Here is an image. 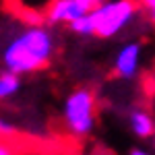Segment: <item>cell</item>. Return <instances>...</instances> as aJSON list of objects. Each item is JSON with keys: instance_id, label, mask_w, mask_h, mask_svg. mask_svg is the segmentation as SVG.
Returning a JSON list of instances; mask_svg holds the SVG:
<instances>
[{"instance_id": "cell-8", "label": "cell", "mask_w": 155, "mask_h": 155, "mask_svg": "<svg viewBox=\"0 0 155 155\" xmlns=\"http://www.w3.org/2000/svg\"><path fill=\"white\" fill-rule=\"evenodd\" d=\"M68 31H71L72 35L77 37H93V25H91V19H89V15H85V17H81V19H77L74 23H71L68 27H66Z\"/></svg>"}, {"instance_id": "cell-3", "label": "cell", "mask_w": 155, "mask_h": 155, "mask_svg": "<svg viewBox=\"0 0 155 155\" xmlns=\"http://www.w3.org/2000/svg\"><path fill=\"white\" fill-rule=\"evenodd\" d=\"M141 4L137 0H106L91 8L89 19L93 25V37L114 39L122 35L141 17Z\"/></svg>"}, {"instance_id": "cell-5", "label": "cell", "mask_w": 155, "mask_h": 155, "mask_svg": "<svg viewBox=\"0 0 155 155\" xmlns=\"http://www.w3.org/2000/svg\"><path fill=\"white\" fill-rule=\"evenodd\" d=\"M91 8L85 6L81 0H50L41 21L52 27H68L77 19L89 15Z\"/></svg>"}, {"instance_id": "cell-9", "label": "cell", "mask_w": 155, "mask_h": 155, "mask_svg": "<svg viewBox=\"0 0 155 155\" xmlns=\"http://www.w3.org/2000/svg\"><path fill=\"white\" fill-rule=\"evenodd\" d=\"M141 4V11L147 17V21L155 27V0H137Z\"/></svg>"}, {"instance_id": "cell-7", "label": "cell", "mask_w": 155, "mask_h": 155, "mask_svg": "<svg viewBox=\"0 0 155 155\" xmlns=\"http://www.w3.org/2000/svg\"><path fill=\"white\" fill-rule=\"evenodd\" d=\"M23 89V77L15 74V72L0 68V104H6L21 93Z\"/></svg>"}, {"instance_id": "cell-12", "label": "cell", "mask_w": 155, "mask_h": 155, "mask_svg": "<svg viewBox=\"0 0 155 155\" xmlns=\"http://www.w3.org/2000/svg\"><path fill=\"white\" fill-rule=\"evenodd\" d=\"M85 6H89V8H95L97 4H101V2H106V0H81Z\"/></svg>"}, {"instance_id": "cell-4", "label": "cell", "mask_w": 155, "mask_h": 155, "mask_svg": "<svg viewBox=\"0 0 155 155\" xmlns=\"http://www.w3.org/2000/svg\"><path fill=\"white\" fill-rule=\"evenodd\" d=\"M143 56H145V46L139 39H128L114 52L112 58V72L114 77L120 81H132L143 64Z\"/></svg>"}, {"instance_id": "cell-2", "label": "cell", "mask_w": 155, "mask_h": 155, "mask_svg": "<svg viewBox=\"0 0 155 155\" xmlns=\"http://www.w3.org/2000/svg\"><path fill=\"white\" fill-rule=\"evenodd\" d=\"M60 118L64 130L72 139H87L91 137L99 118V99L93 87L79 85L71 89L60 107Z\"/></svg>"}, {"instance_id": "cell-13", "label": "cell", "mask_w": 155, "mask_h": 155, "mask_svg": "<svg viewBox=\"0 0 155 155\" xmlns=\"http://www.w3.org/2000/svg\"><path fill=\"white\" fill-rule=\"evenodd\" d=\"M151 143H153V151H155V132H153V137H151Z\"/></svg>"}, {"instance_id": "cell-1", "label": "cell", "mask_w": 155, "mask_h": 155, "mask_svg": "<svg viewBox=\"0 0 155 155\" xmlns=\"http://www.w3.org/2000/svg\"><path fill=\"white\" fill-rule=\"evenodd\" d=\"M60 41L54 27L44 21L27 23L15 29L0 46L2 68L19 77H29L54 64Z\"/></svg>"}, {"instance_id": "cell-6", "label": "cell", "mask_w": 155, "mask_h": 155, "mask_svg": "<svg viewBox=\"0 0 155 155\" xmlns=\"http://www.w3.org/2000/svg\"><path fill=\"white\" fill-rule=\"evenodd\" d=\"M126 122L130 132L139 141H149L155 132V116L143 106H134L126 114Z\"/></svg>"}, {"instance_id": "cell-10", "label": "cell", "mask_w": 155, "mask_h": 155, "mask_svg": "<svg viewBox=\"0 0 155 155\" xmlns=\"http://www.w3.org/2000/svg\"><path fill=\"white\" fill-rule=\"evenodd\" d=\"M0 155H17V153H15V149L8 145V141H2L0 139Z\"/></svg>"}, {"instance_id": "cell-11", "label": "cell", "mask_w": 155, "mask_h": 155, "mask_svg": "<svg viewBox=\"0 0 155 155\" xmlns=\"http://www.w3.org/2000/svg\"><path fill=\"white\" fill-rule=\"evenodd\" d=\"M126 155H155V151H149V149H143V147H132Z\"/></svg>"}]
</instances>
